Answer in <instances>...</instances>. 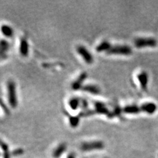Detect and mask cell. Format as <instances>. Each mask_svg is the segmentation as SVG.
Returning a JSON list of instances; mask_svg holds the SVG:
<instances>
[{"instance_id": "obj_10", "label": "cell", "mask_w": 158, "mask_h": 158, "mask_svg": "<svg viewBox=\"0 0 158 158\" xmlns=\"http://www.w3.org/2000/svg\"><path fill=\"white\" fill-rule=\"evenodd\" d=\"M29 43H28V41L23 38L21 40L20 43V48H19V51H20L21 54L24 57H26L29 54Z\"/></svg>"}, {"instance_id": "obj_17", "label": "cell", "mask_w": 158, "mask_h": 158, "mask_svg": "<svg viewBox=\"0 0 158 158\" xmlns=\"http://www.w3.org/2000/svg\"><path fill=\"white\" fill-rule=\"evenodd\" d=\"M80 119L77 117H72L70 118V124L72 127H76L79 125Z\"/></svg>"}, {"instance_id": "obj_9", "label": "cell", "mask_w": 158, "mask_h": 158, "mask_svg": "<svg viewBox=\"0 0 158 158\" xmlns=\"http://www.w3.org/2000/svg\"><path fill=\"white\" fill-rule=\"evenodd\" d=\"M87 77V73H82L79 77L72 84V88L74 90H78L79 88H82V84Z\"/></svg>"}, {"instance_id": "obj_1", "label": "cell", "mask_w": 158, "mask_h": 158, "mask_svg": "<svg viewBox=\"0 0 158 158\" xmlns=\"http://www.w3.org/2000/svg\"><path fill=\"white\" fill-rule=\"evenodd\" d=\"M134 45L138 49L152 48L157 46V40L153 37H138L134 40Z\"/></svg>"}, {"instance_id": "obj_4", "label": "cell", "mask_w": 158, "mask_h": 158, "mask_svg": "<svg viewBox=\"0 0 158 158\" xmlns=\"http://www.w3.org/2000/svg\"><path fill=\"white\" fill-rule=\"evenodd\" d=\"M137 80L143 92H148L149 82L148 74L145 71H140L137 74Z\"/></svg>"}, {"instance_id": "obj_11", "label": "cell", "mask_w": 158, "mask_h": 158, "mask_svg": "<svg viewBox=\"0 0 158 158\" xmlns=\"http://www.w3.org/2000/svg\"><path fill=\"white\" fill-rule=\"evenodd\" d=\"M95 107L96 113H100V114L109 115V110H108V109L107 108L106 105L102 103V102H96Z\"/></svg>"}, {"instance_id": "obj_20", "label": "cell", "mask_w": 158, "mask_h": 158, "mask_svg": "<svg viewBox=\"0 0 158 158\" xmlns=\"http://www.w3.org/2000/svg\"><path fill=\"white\" fill-rule=\"evenodd\" d=\"M67 158H75V155L73 153H71L69 155Z\"/></svg>"}, {"instance_id": "obj_7", "label": "cell", "mask_w": 158, "mask_h": 158, "mask_svg": "<svg viewBox=\"0 0 158 158\" xmlns=\"http://www.w3.org/2000/svg\"><path fill=\"white\" fill-rule=\"evenodd\" d=\"M141 109H142V113H147L149 115H152L156 112L157 109V105L154 103V102H145L140 105Z\"/></svg>"}, {"instance_id": "obj_13", "label": "cell", "mask_w": 158, "mask_h": 158, "mask_svg": "<svg viewBox=\"0 0 158 158\" xmlns=\"http://www.w3.org/2000/svg\"><path fill=\"white\" fill-rule=\"evenodd\" d=\"M82 90L85 92H89L93 94H98L100 92V89L96 85H86L84 87H82Z\"/></svg>"}, {"instance_id": "obj_6", "label": "cell", "mask_w": 158, "mask_h": 158, "mask_svg": "<svg viewBox=\"0 0 158 158\" xmlns=\"http://www.w3.org/2000/svg\"><path fill=\"white\" fill-rule=\"evenodd\" d=\"M76 51L86 63H88V64H92L93 63L94 58L92 55L90 54V52L84 46H78L76 48Z\"/></svg>"}, {"instance_id": "obj_8", "label": "cell", "mask_w": 158, "mask_h": 158, "mask_svg": "<svg viewBox=\"0 0 158 158\" xmlns=\"http://www.w3.org/2000/svg\"><path fill=\"white\" fill-rule=\"evenodd\" d=\"M122 112L124 113L129 115H137L138 113H142L140 105H127L122 108Z\"/></svg>"}, {"instance_id": "obj_18", "label": "cell", "mask_w": 158, "mask_h": 158, "mask_svg": "<svg viewBox=\"0 0 158 158\" xmlns=\"http://www.w3.org/2000/svg\"><path fill=\"white\" fill-rule=\"evenodd\" d=\"M23 149H21V148H19V149H15L13 152H12V155H13V156H20V155L23 154Z\"/></svg>"}, {"instance_id": "obj_16", "label": "cell", "mask_w": 158, "mask_h": 158, "mask_svg": "<svg viewBox=\"0 0 158 158\" xmlns=\"http://www.w3.org/2000/svg\"><path fill=\"white\" fill-rule=\"evenodd\" d=\"M69 104L72 109L76 110L80 105V99L77 98H72L71 99H70V100H69Z\"/></svg>"}, {"instance_id": "obj_3", "label": "cell", "mask_w": 158, "mask_h": 158, "mask_svg": "<svg viewBox=\"0 0 158 158\" xmlns=\"http://www.w3.org/2000/svg\"><path fill=\"white\" fill-rule=\"evenodd\" d=\"M7 94L8 100L9 104L13 108L17 106V96H16L15 83L13 80H9L7 82Z\"/></svg>"}, {"instance_id": "obj_5", "label": "cell", "mask_w": 158, "mask_h": 158, "mask_svg": "<svg viewBox=\"0 0 158 158\" xmlns=\"http://www.w3.org/2000/svg\"><path fill=\"white\" fill-rule=\"evenodd\" d=\"M104 148V144L102 141H94L90 142L83 143L80 146L81 150L84 152L97 150V149H102Z\"/></svg>"}, {"instance_id": "obj_12", "label": "cell", "mask_w": 158, "mask_h": 158, "mask_svg": "<svg viewBox=\"0 0 158 158\" xmlns=\"http://www.w3.org/2000/svg\"><path fill=\"white\" fill-rule=\"evenodd\" d=\"M1 31L4 36L7 38H11L14 34V31L12 27L7 25V24H3L1 26Z\"/></svg>"}, {"instance_id": "obj_15", "label": "cell", "mask_w": 158, "mask_h": 158, "mask_svg": "<svg viewBox=\"0 0 158 158\" xmlns=\"http://www.w3.org/2000/svg\"><path fill=\"white\" fill-rule=\"evenodd\" d=\"M112 46V44L108 41H103L97 46L96 51L98 52H107Z\"/></svg>"}, {"instance_id": "obj_14", "label": "cell", "mask_w": 158, "mask_h": 158, "mask_svg": "<svg viewBox=\"0 0 158 158\" xmlns=\"http://www.w3.org/2000/svg\"><path fill=\"white\" fill-rule=\"evenodd\" d=\"M66 149V145L65 144H61L60 145L57 146V148L55 149L54 153H53V156L55 158L59 157L61 155L64 153Z\"/></svg>"}, {"instance_id": "obj_2", "label": "cell", "mask_w": 158, "mask_h": 158, "mask_svg": "<svg viewBox=\"0 0 158 158\" xmlns=\"http://www.w3.org/2000/svg\"><path fill=\"white\" fill-rule=\"evenodd\" d=\"M106 54L109 55H124L129 56L132 54V49L131 46L125 44H117V45H112Z\"/></svg>"}, {"instance_id": "obj_19", "label": "cell", "mask_w": 158, "mask_h": 158, "mask_svg": "<svg viewBox=\"0 0 158 158\" xmlns=\"http://www.w3.org/2000/svg\"><path fill=\"white\" fill-rule=\"evenodd\" d=\"M4 158H10V154L9 151L4 152Z\"/></svg>"}]
</instances>
